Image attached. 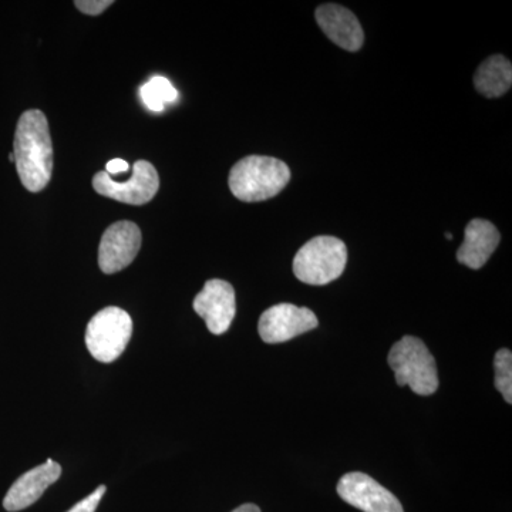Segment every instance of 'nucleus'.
I'll return each instance as SVG.
<instances>
[{
	"mask_svg": "<svg viewBox=\"0 0 512 512\" xmlns=\"http://www.w3.org/2000/svg\"><path fill=\"white\" fill-rule=\"evenodd\" d=\"M291 180V170L274 157L242 158L229 173V190L244 202H261L274 198Z\"/></svg>",
	"mask_w": 512,
	"mask_h": 512,
	"instance_id": "nucleus-2",
	"label": "nucleus"
},
{
	"mask_svg": "<svg viewBox=\"0 0 512 512\" xmlns=\"http://www.w3.org/2000/svg\"><path fill=\"white\" fill-rule=\"evenodd\" d=\"M338 494L363 512H404L396 495L365 473L345 474L339 480Z\"/></svg>",
	"mask_w": 512,
	"mask_h": 512,
	"instance_id": "nucleus-10",
	"label": "nucleus"
},
{
	"mask_svg": "<svg viewBox=\"0 0 512 512\" xmlns=\"http://www.w3.org/2000/svg\"><path fill=\"white\" fill-rule=\"evenodd\" d=\"M495 387L503 394L505 402L512 403V353L511 350H498L494 357Z\"/></svg>",
	"mask_w": 512,
	"mask_h": 512,
	"instance_id": "nucleus-16",
	"label": "nucleus"
},
{
	"mask_svg": "<svg viewBox=\"0 0 512 512\" xmlns=\"http://www.w3.org/2000/svg\"><path fill=\"white\" fill-rule=\"evenodd\" d=\"M62 476V467L53 460L35 467L13 483L3 500V507L9 512H18L30 507L43 493Z\"/></svg>",
	"mask_w": 512,
	"mask_h": 512,
	"instance_id": "nucleus-11",
	"label": "nucleus"
},
{
	"mask_svg": "<svg viewBox=\"0 0 512 512\" xmlns=\"http://www.w3.org/2000/svg\"><path fill=\"white\" fill-rule=\"evenodd\" d=\"M348 264V248L342 239L316 237L306 242L295 259L293 274L303 284L326 285L336 281Z\"/></svg>",
	"mask_w": 512,
	"mask_h": 512,
	"instance_id": "nucleus-4",
	"label": "nucleus"
},
{
	"mask_svg": "<svg viewBox=\"0 0 512 512\" xmlns=\"http://www.w3.org/2000/svg\"><path fill=\"white\" fill-rule=\"evenodd\" d=\"M9 161L10 163H15V156H13V153L9 154Z\"/></svg>",
	"mask_w": 512,
	"mask_h": 512,
	"instance_id": "nucleus-21",
	"label": "nucleus"
},
{
	"mask_svg": "<svg viewBox=\"0 0 512 512\" xmlns=\"http://www.w3.org/2000/svg\"><path fill=\"white\" fill-rule=\"evenodd\" d=\"M133 335V320L126 311L109 306L97 312L86 330V346L90 355L101 363L119 359Z\"/></svg>",
	"mask_w": 512,
	"mask_h": 512,
	"instance_id": "nucleus-5",
	"label": "nucleus"
},
{
	"mask_svg": "<svg viewBox=\"0 0 512 512\" xmlns=\"http://www.w3.org/2000/svg\"><path fill=\"white\" fill-rule=\"evenodd\" d=\"M315 16L322 32L335 45L348 52H357L363 46L365 33L362 25L349 9L336 3H326L316 9Z\"/></svg>",
	"mask_w": 512,
	"mask_h": 512,
	"instance_id": "nucleus-12",
	"label": "nucleus"
},
{
	"mask_svg": "<svg viewBox=\"0 0 512 512\" xmlns=\"http://www.w3.org/2000/svg\"><path fill=\"white\" fill-rule=\"evenodd\" d=\"M192 306L212 335H224L237 313L234 286L222 279H210L195 296Z\"/></svg>",
	"mask_w": 512,
	"mask_h": 512,
	"instance_id": "nucleus-8",
	"label": "nucleus"
},
{
	"mask_svg": "<svg viewBox=\"0 0 512 512\" xmlns=\"http://www.w3.org/2000/svg\"><path fill=\"white\" fill-rule=\"evenodd\" d=\"M93 188L111 200L130 205H144L156 197L160 188V177L153 164L140 160L133 165V175L126 183L114 180L106 171H100L93 177Z\"/></svg>",
	"mask_w": 512,
	"mask_h": 512,
	"instance_id": "nucleus-6",
	"label": "nucleus"
},
{
	"mask_svg": "<svg viewBox=\"0 0 512 512\" xmlns=\"http://www.w3.org/2000/svg\"><path fill=\"white\" fill-rule=\"evenodd\" d=\"M446 238H447V239H453V235L448 234V232H447V234H446Z\"/></svg>",
	"mask_w": 512,
	"mask_h": 512,
	"instance_id": "nucleus-22",
	"label": "nucleus"
},
{
	"mask_svg": "<svg viewBox=\"0 0 512 512\" xmlns=\"http://www.w3.org/2000/svg\"><path fill=\"white\" fill-rule=\"evenodd\" d=\"M389 365L397 384L409 386L419 396H431L439 389L436 360L419 338L404 336L394 343L389 353Z\"/></svg>",
	"mask_w": 512,
	"mask_h": 512,
	"instance_id": "nucleus-3",
	"label": "nucleus"
},
{
	"mask_svg": "<svg viewBox=\"0 0 512 512\" xmlns=\"http://www.w3.org/2000/svg\"><path fill=\"white\" fill-rule=\"evenodd\" d=\"M512 66L504 56L488 57L474 74V86L477 92L488 99L501 97L511 89Z\"/></svg>",
	"mask_w": 512,
	"mask_h": 512,
	"instance_id": "nucleus-14",
	"label": "nucleus"
},
{
	"mask_svg": "<svg viewBox=\"0 0 512 512\" xmlns=\"http://www.w3.org/2000/svg\"><path fill=\"white\" fill-rule=\"evenodd\" d=\"M13 156L23 187L30 192L45 190L52 178L53 144L43 111L28 110L20 116Z\"/></svg>",
	"mask_w": 512,
	"mask_h": 512,
	"instance_id": "nucleus-1",
	"label": "nucleus"
},
{
	"mask_svg": "<svg viewBox=\"0 0 512 512\" xmlns=\"http://www.w3.org/2000/svg\"><path fill=\"white\" fill-rule=\"evenodd\" d=\"M140 96L151 111H163L165 104L177 100L178 92L170 80L156 76L141 87Z\"/></svg>",
	"mask_w": 512,
	"mask_h": 512,
	"instance_id": "nucleus-15",
	"label": "nucleus"
},
{
	"mask_svg": "<svg viewBox=\"0 0 512 512\" xmlns=\"http://www.w3.org/2000/svg\"><path fill=\"white\" fill-rule=\"evenodd\" d=\"M128 170H130V165H128L127 161L121 160V158H114V160L106 164V173L109 174L111 178L127 173Z\"/></svg>",
	"mask_w": 512,
	"mask_h": 512,
	"instance_id": "nucleus-19",
	"label": "nucleus"
},
{
	"mask_svg": "<svg viewBox=\"0 0 512 512\" xmlns=\"http://www.w3.org/2000/svg\"><path fill=\"white\" fill-rule=\"evenodd\" d=\"M500 239V232L490 221L468 222L464 242L457 251V261L470 269L483 268L500 244Z\"/></svg>",
	"mask_w": 512,
	"mask_h": 512,
	"instance_id": "nucleus-13",
	"label": "nucleus"
},
{
	"mask_svg": "<svg viewBox=\"0 0 512 512\" xmlns=\"http://www.w3.org/2000/svg\"><path fill=\"white\" fill-rule=\"evenodd\" d=\"M74 5L86 15L97 16L113 5V2L111 0H76Z\"/></svg>",
	"mask_w": 512,
	"mask_h": 512,
	"instance_id": "nucleus-18",
	"label": "nucleus"
},
{
	"mask_svg": "<svg viewBox=\"0 0 512 512\" xmlns=\"http://www.w3.org/2000/svg\"><path fill=\"white\" fill-rule=\"evenodd\" d=\"M315 313L308 308H299L292 303H279L262 313L259 319V336L269 345L288 342L318 328Z\"/></svg>",
	"mask_w": 512,
	"mask_h": 512,
	"instance_id": "nucleus-7",
	"label": "nucleus"
},
{
	"mask_svg": "<svg viewBox=\"0 0 512 512\" xmlns=\"http://www.w3.org/2000/svg\"><path fill=\"white\" fill-rule=\"evenodd\" d=\"M107 488L106 485H100L97 490H94V493L90 494L89 497L84 498V500L80 501L74 505L73 508H70L67 512H96L97 507H99L101 498L106 494Z\"/></svg>",
	"mask_w": 512,
	"mask_h": 512,
	"instance_id": "nucleus-17",
	"label": "nucleus"
},
{
	"mask_svg": "<svg viewBox=\"0 0 512 512\" xmlns=\"http://www.w3.org/2000/svg\"><path fill=\"white\" fill-rule=\"evenodd\" d=\"M232 512H261V510H259V508L254 504H244Z\"/></svg>",
	"mask_w": 512,
	"mask_h": 512,
	"instance_id": "nucleus-20",
	"label": "nucleus"
},
{
	"mask_svg": "<svg viewBox=\"0 0 512 512\" xmlns=\"http://www.w3.org/2000/svg\"><path fill=\"white\" fill-rule=\"evenodd\" d=\"M141 231L134 222H114L104 231L99 247V266L104 274L123 271L141 248Z\"/></svg>",
	"mask_w": 512,
	"mask_h": 512,
	"instance_id": "nucleus-9",
	"label": "nucleus"
}]
</instances>
